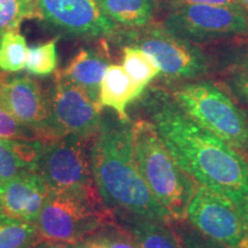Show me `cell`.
<instances>
[{"instance_id":"obj_13","label":"cell","mask_w":248,"mask_h":248,"mask_svg":"<svg viewBox=\"0 0 248 248\" xmlns=\"http://www.w3.org/2000/svg\"><path fill=\"white\" fill-rule=\"evenodd\" d=\"M48 193L47 183L38 172L24 171L0 182V210L35 224Z\"/></svg>"},{"instance_id":"obj_1","label":"cell","mask_w":248,"mask_h":248,"mask_svg":"<svg viewBox=\"0 0 248 248\" xmlns=\"http://www.w3.org/2000/svg\"><path fill=\"white\" fill-rule=\"evenodd\" d=\"M144 106L170 154L198 184L234 201L248 197V162L243 153L192 120L163 90H152Z\"/></svg>"},{"instance_id":"obj_7","label":"cell","mask_w":248,"mask_h":248,"mask_svg":"<svg viewBox=\"0 0 248 248\" xmlns=\"http://www.w3.org/2000/svg\"><path fill=\"white\" fill-rule=\"evenodd\" d=\"M163 27L190 42L248 35V13L240 4L186 5L170 8Z\"/></svg>"},{"instance_id":"obj_33","label":"cell","mask_w":248,"mask_h":248,"mask_svg":"<svg viewBox=\"0 0 248 248\" xmlns=\"http://www.w3.org/2000/svg\"><path fill=\"white\" fill-rule=\"evenodd\" d=\"M238 2H239L245 9H246V12L248 13V0H238Z\"/></svg>"},{"instance_id":"obj_14","label":"cell","mask_w":248,"mask_h":248,"mask_svg":"<svg viewBox=\"0 0 248 248\" xmlns=\"http://www.w3.org/2000/svg\"><path fill=\"white\" fill-rule=\"evenodd\" d=\"M145 89L138 85L121 64H109L99 92L101 107L110 108L123 120H130L126 107L140 98Z\"/></svg>"},{"instance_id":"obj_35","label":"cell","mask_w":248,"mask_h":248,"mask_svg":"<svg viewBox=\"0 0 248 248\" xmlns=\"http://www.w3.org/2000/svg\"><path fill=\"white\" fill-rule=\"evenodd\" d=\"M5 75H2V74H0V80H1L2 79V77H4Z\"/></svg>"},{"instance_id":"obj_5","label":"cell","mask_w":248,"mask_h":248,"mask_svg":"<svg viewBox=\"0 0 248 248\" xmlns=\"http://www.w3.org/2000/svg\"><path fill=\"white\" fill-rule=\"evenodd\" d=\"M172 98L202 128L248 154V116L221 88L204 80L187 83L173 90Z\"/></svg>"},{"instance_id":"obj_19","label":"cell","mask_w":248,"mask_h":248,"mask_svg":"<svg viewBox=\"0 0 248 248\" xmlns=\"http://www.w3.org/2000/svg\"><path fill=\"white\" fill-rule=\"evenodd\" d=\"M38 243L33 223L14 218L0 210V248H32Z\"/></svg>"},{"instance_id":"obj_28","label":"cell","mask_w":248,"mask_h":248,"mask_svg":"<svg viewBox=\"0 0 248 248\" xmlns=\"http://www.w3.org/2000/svg\"><path fill=\"white\" fill-rule=\"evenodd\" d=\"M170 5V8L181 7L186 5H232L239 4L238 0H164Z\"/></svg>"},{"instance_id":"obj_25","label":"cell","mask_w":248,"mask_h":248,"mask_svg":"<svg viewBox=\"0 0 248 248\" xmlns=\"http://www.w3.org/2000/svg\"><path fill=\"white\" fill-rule=\"evenodd\" d=\"M0 139L40 140L35 131L24 126L0 106Z\"/></svg>"},{"instance_id":"obj_11","label":"cell","mask_w":248,"mask_h":248,"mask_svg":"<svg viewBox=\"0 0 248 248\" xmlns=\"http://www.w3.org/2000/svg\"><path fill=\"white\" fill-rule=\"evenodd\" d=\"M0 106L24 126L32 130L42 141L52 140L51 101L42 86L27 76L2 77Z\"/></svg>"},{"instance_id":"obj_22","label":"cell","mask_w":248,"mask_h":248,"mask_svg":"<svg viewBox=\"0 0 248 248\" xmlns=\"http://www.w3.org/2000/svg\"><path fill=\"white\" fill-rule=\"evenodd\" d=\"M42 17L36 0H0V32L18 30L28 18Z\"/></svg>"},{"instance_id":"obj_23","label":"cell","mask_w":248,"mask_h":248,"mask_svg":"<svg viewBox=\"0 0 248 248\" xmlns=\"http://www.w3.org/2000/svg\"><path fill=\"white\" fill-rule=\"evenodd\" d=\"M57 42L58 39H52L44 44L28 48L24 69L35 76H47L53 74L58 67Z\"/></svg>"},{"instance_id":"obj_17","label":"cell","mask_w":248,"mask_h":248,"mask_svg":"<svg viewBox=\"0 0 248 248\" xmlns=\"http://www.w3.org/2000/svg\"><path fill=\"white\" fill-rule=\"evenodd\" d=\"M139 248H183L172 226L141 217H120Z\"/></svg>"},{"instance_id":"obj_34","label":"cell","mask_w":248,"mask_h":248,"mask_svg":"<svg viewBox=\"0 0 248 248\" xmlns=\"http://www.w3.org/2000/svg\"><path fill=\"white\" fill-rule=\"evenodd\" d=\"M5 32H0V43H1V38H2V35H4Z\"/></svg>"},{"instance_id":"obj_4","label":"cell","mask_w":248,"mask_h":248,"mask_svg":"<svg viewBox=\"0 0 248 248\" xmlns=\"http://www.w3.org/2000/svg\"><path fill=\"white\" fill-rule=\"evenodd\" d=\"M111 223L114 213L99 194L49 190L35 225L39 243L48 240L75 245Z\"/></svg>"},{"instance_id":"obj_9","label":"cell","mask_w":248,"mask_h":248,"mask_svg":"<svg viewBox=\"0 0 248 248\" xmlns=\"http://www.w3.org/2000/svg\"><path fill=\"white\" fill-rule=\"evenodd\" d=\"M193 228L228 248H248V232L239 206L232 198L197 186L186 210Z\"/></svg>"},{"instance_id":"obj_26","label":"cell","mask_w":248,"mask_h":248,"mask_svg":"<svg viewBox=\"0 0 248 248\" xmlns=\"http://www.w3.org/2000/svg\"><path fill=\"white\" fill-rule=\"evenodd\" d=\"M172 229L178 235L183 248H228L202 234L193 226L182 224V222H178Z\"/></svg>"},{"instance_id":"obj_10","label":"cell","mask_w":248,"mask_h":248,"mask_svg":"<svg viewBox=\"0 0 248 248\" xmlns=\"http://www.w3.org/2000/svg\"><path fill=\"white\" fill-rule=\"evenodd\" d=\"M49 101L53 139L64 136L93 139L100 126L104 108L84 90L70 83L61 71L55 77Z\"/></svg>"},{"instance_id":"obj_16","label":"cell","mask_w":248,"mask_h":248,"mask_svg":"<svg viewBox=\"0 0 248 248\" xmlns=\"http://www.w3.org/2000/svg\"><path fill=\"white\" fill-rule=\"evenodd\" d=\"M42 140L0 139V182L24 171H36Z\"/></svg>"},{"instance_id":"obj_12","label":"cell","mask_w":248,"mask_h":248,"mask_svg":"<svg viewBox=\"0 0 248 248\" xmlns=\"http://www.w3.org/2000/svg\"><path fill=\"white\" fill-rule=\"evenodd\" d=\"M42 17L77 36L113 35L116 23L104 13L98 0H36Z\"/></svg>"},{"instance_id":"obj_21","label":"cell","mask_w":248,"mask_h":248,"mask_svg":"<svg viewBox=\"0 0 248 248\" xmlns=\"http://www.w3.org/2000/svg\"><path fill=\"white\" fill-rule=\"evenodd\" d=\"M27 55V42L18 30L6 31L0 43V70L16 73L24 69Z\"/></svg>"},{"instance_id":"obj_6","label":"cell","mask_w":248,"mask_h":248,"mask_svg":"<svg viewBox=\"0 0 248 248\" xmlns=\"http://www.w3.org/2000/svg\"><path fill=\"white\" fill-rule=\"evenodd\" d=\"M92 139L64 136L43 142L36 172L49 190L99 194L92 175Z\"/></svg>"},{"instance_id":"obj_27","label":"cell","mask_w":248,"mask_h":248,"mask_svg":"<svg viewBox=\"0 0 248 248\" xmlns=\"http://www.w3.org/2000/svg\"><path fill=\"white\" fill-rule=\"evenodd\" d=\"M229 85L231 86L235 94L248 105V74L235 70L229 77Z\"/></svg>"},{"instance_id":"obj_29","label":"cell","mask_w":248,"mask_h":248,"mask_svg":"<svg viewBox=\"0 0 248 248\" xmlns=\"http://www.w3.org/2000/svg\"><path fill=\"white\" fill-rule=\"evenodd\" d=\"M235 68H237V70L248 74V48L240 52L235 57Z\"/></svg>"},{"instance_id":"obj_18","label":"cell","mask_w":248,"mask_h":248,"mask_svg":"<svg viewBox=\"0 0 248 248\" xmlns=\"http://www.w3.org/2000/svg\"><path fill=\"white\" fill-rule=\"evenodd\" d=\"M98 2L113 22L128 28L147 26L156 9V0H98Z\"/></svg>"},{"instance_id":"obj_20","label":"cell","mask_w":248,"mask_h":248,"mask_svg":"<svg viewBox=\"0 0 248 248\" xmlns=\"http://www.w3.org/2000/svg\"><path fill=\"white\" fill-rule=\"evenodd\" d=\"M122 66L129 76L144 89L161 74L154 59L136 46H124Z\"/></svg>"},{"instance_id":"obj_15","label":"cell","mask_w":248,"mask_h":248,"mask_svg":"<svg viewBox=\"0 0 248 248\" xmlns=\"http://www.w3.org/2000/svg\"><path fill=\"white\" fill-rule=\"evenodd\" d=\"M109 66L107 58L94 49H80L61 74L99 102L100 85ZM100 104V102H99Z\"/></svg>"},{"instance_id":"obj_31","label":"cell","mask_w":248,"mask_h":248,"mask_svg":"<svg viewBox=\"0 0 248 248\" xmlns=\"http://www.w3.org/2000/svg\"><path fill=\"white\" fill-rule=\"evenodd\" d=\"M32 248H73V245L64 244V243H58V241L44 240V241H40V243L35 245Z\"/></svg>"},{"instance_id":"obj_8","label":"cell","mask_w":248,"mask_h":248,"mask_svg":"<svg viewBox=\"0 0 248 248\" xmlns=\"http://www.w3.org/2000/svg\"><path fill=\"white\" fill-rule=\"evenodd\" d=\"M123 37L130 43L129 46H136L151 55L161 74L169 78L192 79L208 73V61L203 52L164 27L129 31Z\"/></svg>"},{"instance_id":"obj_24","label":"cell","mask_w":248,"mask_h":248,"mask_svg":"<svg viewBox=\"0 0 248 248\" xmlns=\"http://www.w3.org/2000/svg\"><path fill=\"white\" fill-rule=\"evenodd\" d=\"M91 237L106 248H139L129 231L123 225H116L115 222L101 228Z\"/></svg>"},{"instance_id":"obj_3","label":"cell","mask_w":248,"mask_h":248,"mask_svg":"<svg viewBox=\"0 0 248 248\" xmlns=\"http://www.w3.org/2000/svg\"><path fill=\"white\" fill-rule=\"evenodd\" d=\"M133 146L142 178L173 223L184 222L198 183L178 166L150 120L133 122Z\"/></svg>"},{"instance_id":"obj_32","label":"cell","mask_w":248,"mask_h":248,"mask_svg":"<svg viewBox=\"0 0 248 248\" xmlns=\"http://www.w3.org/2000/svg\"><path fill=\"white\" fill-rule=\"evenodd\" d=\"M239 206V209L241 212V215H243V218L245 221V224H246V229L248 232V197H245L239 201H235Z\"/></svg>"},{"instance_id":"obj_30","label":"cell","mask_w":248,"mask_h":248,"mask_svg":"<svg viewBox=\"0 0 248 248\" xmlns=\"http://www.w3.org/2000/svg\"><path fill=\"white\" fill-rule=\"evenodd\" d=\"M73 248H106L104 245L99 243L97 239L93 237H90L88 239L80 241L78 244L73 245Z\"/></svg>"},{"instance_id":"obj_2","label":"cell","mask_w":248,"mask_h":248,"mask_svg":"<svg viewBox=\"0 0 248 248\" xmlns=\"http://www.w3.org/2000/svg\"><path fill=\"white\" fill-rule=\"evenodd\" d=\"M91 167L102 202L119 217H141L172 224L139 170L133 146V122L102 113L92 139Z\"/></svg>"}]
</instances>
